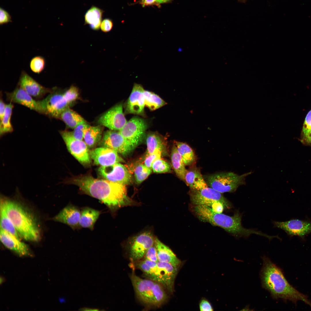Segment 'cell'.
<instances>
[{
    "label": "cell",
    "instance_id": "60d3db41",
    "mask_svg": "<svg viewBox=\"0 0 311 311\" xmlns=\"http://www.w3.org/2000/svg\"><path fill=\"white\" fill-rule=\"evenodd\" d=\"M311 130V109L305 117L302 130L301 138L306 136Z\"/></svg>",
    "mask_w": 311,
    "mask_h": 311
},
{
    "label": "cell",
    "instance_id": "8992f818",
    "mask_svg": "<svg viewBox=\"0 0 311 311\" xmlns=\"http://www.w3.org/2000/svg\"><path fill=\"white\" fill-rule=\"evenodd\" d=\"M248 172L239 175L232 172H223L209 176L207 182L210 187L221 193L233 192L245 183Z\"/></svg>",
    "mask_w": 311,
    "mask_h": 311
},
{
    "label": "cell",
    "instance_id": "277c9868",
    "mask_svg": "<svg viewBox=\"0 0 311 311\" xmlns=\"http://www.w3.org/2000/svg\"><path fill=\"white\" fill-rule=\"evenodd\" d=\"M194 210L200 220L219 226L236 237L241 236L245 232V228L241 224L242 215L238 210L230 216L214 212L205 205H196Z\"/></svg>",
    "mask_w": 311,
    "mask_h": 311
},
{
    "label": "cell",
    "instance_id": "52a82bcc",
    "mask_svg": "<svg viewBox=\"0 0 311 311\" xmlns=\"http://www.w3.org/2000/svg\"><path fill=\"white\" fill-rule=\"evenodd\" d=\"M37 101L43 114L57 119H59L62 113L71 104L65 97L64 92H61L56 88H54L45 98Z\"/></svg>",
    "mask_w": 311,
    "mask_h": 311
},
{
    "label": "cell",
    "instance_id": "3957f363",
    "mask_svg": "<svg viewBox=\"0 0 311 311\" xmlns=\"http://www.w3.org/2000/svg\"><path fill=\"white\" fill-rule=\"evenodd\" d=\"M7 214L20 236L25 240L37 242L40 233L37 221L29 212L17 201L2 196Z\"/></svg>",
    "mask_w": 311,
    "mask_h": 311
},
{
    "label": "cell",
    "instance_id": "8fae6325",
    "mask_svg": "<svg viewBox=\"0 0 311 311\" xmlns=\"http://www.w3.org/2000/svg\"><path fill=\"white\" fill-rule=\"evenodd\" d=\"M154 242L153 236L149 231L142 232L133 237L129 245L130 256L132 260L136 261L141 259Z\"/></svg>",
    "mask_w": 311,
    "mask_h": 311
},
{
    "label": "cell",
    "instance_id": "44dd1931",
    "mask_svg": "<svg viewBox=\"0 0 311 311\" xmlns=\"http://www.w3.org/2000/svg\"><path fill=\"white\" fill-rule=\"evenodd\" d=\"M158 282L170 293H172L177 268L170 263L158 261Z\"/></svg>",
    "mask_w": 311,
    "mask_h": 311
},
{
    "label": "cell",
    "instance_id": "5bb4252c",
    "mask_svg": "<svg viewBox=\"0 0 311 311\" xmlns=\"http://www.w3.org/2000/svg\"><path fill=\"white\" fill-rule=\"evenodd\" d=\"M274 226L285 231L291 237L297 236L304 240L311 233V221L292 219L285 221H274Z\"/></svg>",
    "mask_w": 311,
    "mask_h": 311
},
{
    "label": "cell",
    "instance_id": "cb8c5ba5",
    "mask_svg": "<svg viewBox=\"0 0 311 311\" xmlns=\"http://www.w3.org/2000/svg\"><path fill=\"white\" fill-rule=\"evenodd\" d=\"M101 213L99 211L89 207L82 208L79 221L81 228H87L93 230Z\"/></svg>",
    "mask_w": 311,
    "mask_h": 311
},
{
    "label": "cell",
    "instance_id": "d6a6232c",
    "mask_svg": "<svg viewBox=\"0 0 311 311\" xmlns=\"http://www.w3.org/2000/svg\"><path fill=\"white\" fill-rule=\"evenodd\" d=\"M14 106L12 103L6 105L5 111L2 119L0 120V135L12 132L13 129L11 123V118Z\"/></svg>",
    "mask_w": 311,
    "mask_h": 311
},
{
    "label": "cell",
    "instance_id": "7bdbcfd3",
    "mask_svg": "<svg viewBox=\"0 0 311 311\" xmlns=\"http://www.w3.org/2000/svg\"><path fill=\"white\" fill-rule=\"evenodd\" d=\"M113 26V23L112 20L109 18H106L102 21L100 28L103 32L107 33L111 31Z\"/></svg>",
    "mask_w": 311,
    "mask_h": 311
},
{
    "label": "cell",
    "instance_id": "d4e9b609",
    "mask_svg": "<svg viewBox=\"0 0 311 311\" xmlns=\"http://www.w3.org/2000/svg\"><path fill=\"white\" fill-rule=\"evenodd\" d=\"M103 12V11L98 7L92 6L85 14V24L88 25L93 30H99L102 21Z\"/></svg>",
    "mask_w": 311,
    "mask_h": 311
},
{
    "label": "cell",
    "instance_id": "83f0119b",
    "mask_svg": "<svg viewBox=\"0 0 311 311\" xmlns=\"http://www.w3.org/2000/svg\"><path fill=\"white\" fill-rule=\"evenodd\" d=\"M103 126L90 125L86 130L84 136V142L89 148L95 146L101 141L103 136Z\"/></svg>",
    "mask_w": 311,
    "mask_h": 311
},
{
    "label": "cell",
    "instance_id": "6da1fadb",
    "mask_svg": "<svg viewBox=\"0 0 311 311\" xmlns=\"http://www.w3.org/2000/svg\"><path fill=\"white\" fill-rule=\"evenodd\" d=\"M67 182L78 186L83 193L98 199L112 213L120 207L133 203L127 196L125 185L89 175L76 176Z\"/></svg>",
    "mask_w": 311,
    "mask_h": 311
},
{
    "label": "cell",
    "instance_id": "2e32d148",
    "mask_svg": "<svg viewBox=\"0 0 311 311\" xmlns=\"http://www.w3.org/2000/svg\"><path fill=\"white\" fill-rule=\"evenodd\" d=\"M142 85L134 84L131 92L124 105L126 113L143 115L145 106L144 92Z\"/></svg>",
    "mask_w": 311,
    "mask_h": 311
},
{
    "label": "cell",
    "instance_id": "c3c4849f",
    "mask_svg": "<svg viewBox=\"0 0 311 311\" xmlns=\"http://www.w3.org/2000/svg\"><path fill=\"white\" fill-rule=\"evenodd\" d=\"M6 105L1 97L0 101V120L2 119L4 114Z\"/></svg>",
    "mask_w": 311,
    "mask_h": 311
},
{
    "label": "cell",
    "instance_id": "7a4b0ae2",
    "mask_svg": "<svg viewBox=\"0 0 311 311\" xmlns=\"http://www.w3.org/2000/svg\"><path fill=\"white\" fill-rule=\"evenodd\" d=\"M261 272L263 287L275 298H280L296 303L301 301L311 307V301L308 297L299 291L287 281L281 270L266 257L263 258Z\"/></svg>",
    "mask_w": 311,
    "mask_h": 311
},
{
    "label": "cell",
    "instance_id": "f6af8a7d",
    "mask_svg": "<svg viewBox=\"0 0 311 311\" xmlns=\"http://www.w3.org/2000/svg\"><path fill=\"white\" fill-rule=\"evenodd\" d=\"M199 308L200 311H213L212 307L209 302L206 299H202L199 304Z\"/></svg>",
    "mask_w": 311,
    "mask_h": 311
},
{
    "label": "cell",
    "instance_id": "ac0fdd59",
    "mask_svg": "<svg viewBox=\"0 0 311 311\" xmlns=\"http://www.w3.org/2000/svg\"><path fill=\"white\" fill-rule=\"evenodd\" d=\"M90 155L94 163L100 166H109L123 161L116 151L105 147L92 149L90 151Z\"/></svg>",
    "mask_w": 311,
    "mask_h": 311
},
{
    "label": "cell",
    "instance_id": "4dcf8cb0",
    "mask_svg": "<svg viewBox=\"0 0 311 311\" xmlns=\"http://www.w3.org/2000/svg\"><path fill=\"white\" fill-rule=\"evenodd\" d=\"M0 228L19 238V236L12 221L8 216L3 201L0 200Z\"/></svg>",
    "mask_w": 311,
    "mask_h": 311
},
{
    "label": "cell",
    "instance_id": "4fadbf2b",
    "mask_svg": "<svg viewBox=\"0 0 311 311\" xmlns=\"http://www.w3.org/2000/svg\"><path fill=\"white\" fill-rule=\"evenodd\" d=\"M123 112L122 103L117 104L101 115L98 122L109 130L119 131L127 122Z\"/></svg>",
    "mask_w": 311,
    "mask_h": 311
},
{
    "label": "cell",
    "instance_id": "4316f807",
    "mask_svg": "<svg viewBox=\"0 0 311 311\" xmlns=\"http://www.w3.org/2000/svg\"><path fill=\"white\" fill-rule=\"evenodd\" d=\"M147 152L146 155L151 154L157 151L162 152L165 147V140L161 135L156 132L148 133L146 137Z\"/></svg>",
    "mask_w": 311,
    "mask_h": 311
},
{
    "label": "cell",
    "instance_id": "e575fe53",
    "mask_svg": "<svg viewBox=\"0 0 311 311\" xmlns=\"http://www.w3.org/2000/svg\"><path fill=\"white\" fill-rule=\"evenodd\" d=\"M152 169L148 168L144 164H139L136 166L134 170L135 180L138 184H140L144 181L150 175Z\"/></svg>",
    "mask_w": 311,
    "mask_h": 311
},
{
    "label": "cell",
    "instance_id": "7c38bea8",
    "mask_svg": "<svg viewBox=\"0 0 311 311\" xmlns=\"http://www.w3.org/2000/svg\"><path fill=\"white\" fill-rule=\"evenodd\" d=\"M100 143L102 147L113 149L124 156L134 149L119 131L109 130L105 131Z\"/></svg>",
    "mask_w": 311,
    "mask_h": 311
},
{
    "label": "cell",
    "instance_id": "f546056e",
    "mask_svg": "<svg viewBox=\"0 0 311 311\" xmlns=\"http://www.w3.org/2000/svg\"><path fill=\"white\" fill-rule=\"evenodd\" d=\"M69 128L74 129L79 124L86 122L79 115L69 107L61 113L59 119Z\"/></svg>",
    "mask_w": 311,
    "mask_h": 311
},
{
    "label": "cell",
    "instance_id": "d6986e66",
    "mask_svg": "<svg viewBox=\"0 0 311 311\" xmlns=\"http://www.w3.org/2000/svg\"><path fill=\"white\" fill-rule=\"evenodd\" d=\"M6 99L10 102L16 103L25 106L39 113L43 112L37 100H34L31 96L19 86L11 92L5 93Z\"/></svg>",
    "mask_w": 311,
    "mask_h": 311
},
{
    "label": "cell",
    "instance_id": "9a60e30c",
    "mask_svg": "<svg viewBox=\"0 0 311 311\" xmlns=\"http://www.w3.org/2000/svg\"><path fill=\"white\" fill-rule=\"evenodd\" d=\"M98 171L105 179L110 181L126 185L131 181V176L129 170L120 163L100 166Z\"/></svg>",
    "mask_w": 311,
    "mask_h": 311
},
{
    "label": "cell",
    "instance_id": "836d02e7",
    "mask_svg": "<svg viewBox=\"0 0 311 311\" xmlns=\"http://www.w3.org/2000/svg\"><path fill=\"white\" fill-rule=\"evenodd\" d=\"M144 94L145 105L151 111L155 110L166 104L165 101L153 92L145 90Z\"/></svg>",
    "mask_w": 311,
    "mask_h": 311
},
{
    "label": "cell",
    "instance_id": "b9f144b4",
    "mask_svg": "<svg viewBox=\"0 0 311 311\" xmlns=\"http://www.w3.org/2000/svg\"><path fill=\"white\" fill-rule=\"evenodd\" d=\"M144 257L145 260L156 262L158 261L157 252L154 244L147 250Z\"/></svg>",
    "mask_w": 311,
    "mask_h": 311
},
{
    "label": "cell",
    "instance_id": "74e56055",
    "mask_svg": "<svg viewBox=\"0 0 311 311\" xmlns=\"http://www.w3.org/2000/svg\"><path fill=\"white\" fill-rule=\"evenodd\" d=\"M90 125L86 121L79 124L71 132L72 136L76 139L83 140L84 132Z\"/></svg>",
    "mask_w": 311,
    "mask_h": 311
},
{
    "label": "cell",
    "instance_id": "e0dca14e",
    "mask_svg": "<svg viewBox=\"0 0 311 311\" xmlns=\"http://www.w3.org/2000/svg\"><path fill=\"white\" fill-rule=\"evenodd\" d=\"M18 86L32 97L37 99L42 98L46 94L51 92L54 88L43 86L24 71L21 73Z\"/></svg>",
    "mask_w": 311,
    "mask_h": 311
},
{
    "label": "cell",
    "instance_id": "5b68a950",
    "mask_svg": "<svg viewBox=\"0 0 311 311\" xmlns=\"http://www.w3.org/2000/svg\"><path fill=\"white\" fill-rule=\"evenodd\" d=\"M130 279L137 296L144 304L158 307L167 299V295L161 284L149 279L142 278L134 272Z\"/></svg>",
    "mask_w": 311,
    "mask_h": 311
},
{
    "label": "cell",
    "instance_id": "ab89813d",
    "mask_svg": "<svg viewBox=\"0 0 311 311\" xmlns=\"http://www.w3.org/2000/svg\"><path fill=\"white\" fill-rule=\"evenodd\" d=\"M162 151L158 150L148 155H146L144 164L148 168L152 169L153 163L156 160L161 158Z\"/></svg>",
    "mask_w": 311,
    "mask_h": 311
},
{
    "label": "cell",
    "instance_id": "484cf974",
    "mask_svg": "<svg viewBox=\"0 0 311 311\" xmlns=\"http://www.w3.org/2000/svg\"><path fill=\"white\" fill-rule=\"evenodd\" d=\"M185 181L192 190H200L208 187L200 172L197 169L187 171Z\"/></svg>",
    "mask_w": 311,
    "mask_h": 311
},
{
    "label": "cell",
    "instance_id": "30bf717a",
    "mask_svg": "<svg viewBox=\"0 0 311 311\" xmlns=\"http://www.w3.org/2000/svg\"><path fill=\"white\" fill-rule=\"evenodd\" d=\"M191 200L196 205H205L211 207L217 202L222 203L227 208L231 205L221 193L210 187L200 190H192L190 194Z\"/></svg>",
    "mask_w": 311,
    "mask_h": 311
},
{
    "label": "cell",
    "instance_id": "ffe728a7",
    "mask_svg": "<svg viewBox=\"0 0 311 311\" xmlns=\"http://www.w3.org/2000/svg\"><path fill=\"white\" fill-rule=\"evenodd\" d=\"M80 215L81 211L78 207L69 204L54 216L53 219L66 224L75 230L81 228L79 224Z\"/></svg>",
    "mask_w": 311,
    "mask_h": 311
},
{
    "label": "cell",
    "instance_id": "603a6c76",
    "mask_svg": "<svg viewBox=\"0 0 311 311\" xmlns=\"http://www.w3.org/2000/svg\"><path fill=\"white\" fill-rule=\"evenodd\" d=\"M154 245L156 248L158 261L170 264L177 268L181 263V261L172 250L157 238H155Z\"/></svg>",
    "mask_w": 311,
    "mask_h": 311
},
{
    "label": "cell",
    "instance_id": "f35d334b",
    "mask_svg": "<svg viewBox=\"0 0 311 311\" xmlns=\"http://www.w3.org/2000/svg\"><path fill=\"white\" fill-rule=\"evenodd\" d=\"M172 1V0H139L135 4H139L143 7L156 6L159 8L161 5L170 3Z\"/></svg>",
    "mask_w": 311,
    "mask_h": 311
},
{
    "label": "cell",
    "instance_id": "ee69618b",
    "mask_svg": "<svg viewBox=\"0 0 311 311\" xmlns=\"http://www.w3.org/2000/svg\"><path fill=\"white\" fill-rule=\"evenodd\" d=\"M10 17L9 14L3 8L0 9V24H2L6 23L10 21Z\"/></svg>",
    "mask_w": 311,
    "mask_h": 311
},
{
    "label": "cell",
    "instance_id": "7dc6e473",
    "mask_svg": "<svg viewBox=\"0 0 311 311\" xmlns=\"http://www.w3.org/2000/svg\"><path fill=\"white\" fill-rule=\"evenodd\" d=\"M300 140L304 144L311 146V130L306 136L301 138Z\"/></svg>",
    "mask_w": 311,
    "mask_h": 311
},
{
    "label": "cell",
    "instance_id": "8d00e7d4",
    "mask_svg": "<svg viewBox=\"0 0 311 311\" xmlns=\"http://www.w3.org/2000/svg\"><path fill=\"white\" fill-rule=\"evenodd\" d=\"M171 169L170 164L161 158L155 161L152 166L153 172L158 173L170 172L171 171Z\"/></svg>",
    "mask_w": 311,
    "mask_h": 311
},
{
    "label": "cell",
    "instance_id": "bcb514c9",
    "mask_svg": "<svg viewBox=\"0 0 311 311\" xmlns=\"http://www.w3.org/2000/svg\"><path fill=\"white\" fill-rule=\"evenodd\" d=\"M224 206V205L221 202H217L214 203L210 208L214 212L221 213Z\"/></svg>",
    "mask_w": 311,
    "mask_h": 311
},
{
    "label": "cell",
    "instance_id": "681fc988",
    "mask_svg": "<svg viewBox=\"0 0 311 311\" xmlns=\"http://www.w3.org/2000/svg\"><path fill=\"white\" fill-rule=\"evenodd\" d=\"M80 310L85 311H98L99 310L98 308H96L84 307L81 308Z\"/></svg>",
    "mask_w": 311,
    "mask_h": 311
},
{
    "label": "cell",
    "instance_id": "f1b7e54d",
    "mask_svg": "<svg viewBox=\"0 0 311 311\" xmlns=\"http://www.w3.org/2000/svg\"><path fill=\"white\" fill-rule=\"evenodd\" d=\"M171 159L172 166L175 173L180 179L185 181V176L187 170L175 145L172 147Z\"/></svg>",
    "mask_w": 311,
    "mask_h": 311
},
{
    "label": "cell",
    "instance_id": "7402d4cb",
    "mask_svg": "<svg viewBox=\"0 0 311 311\" xmlns=\"http://www.w3.org/2000/svg\"><path fill=\"white\" fill-rule=\"evenodd\" d=\"M0 239L1 242L6 247L19 256H25L30 255L29 249L26 244L21 241L19 238L1 228Z\"/></svg>",
    "mask_w": 311,
    "mask_h": 311
},
{
    "label": "cell",
    "instance_id": "1f68e13d",
    "mask_svg": "<svg viewBox=\"0 0 311 311\" xmlns=\"http://www.w3.org/2000/svg\"><path fill=\"white\" fill-rule=\"evenodd\" d=\"M175 144L185 165L192 164L195 161L196 157L192 148L185 143L175 141Z\"/></svg>",
    "mask_w": 311,
    "mask_h": 311
},
{
    "label": "cell",
    "instance_id": "ba28073f",
    "mask_svg": "<svg viewBox=\"0 0 311 311\" xmlns=\"http://www.w3.org/2000/svg\"><path fill=\"white\" fill-rule=\"evenodd\" d=\"M147 128L144 120L134 117L127 121L119 132L134 149L142 141Z\"/></svg>",
    "mask_w": 311,
    "mask_h": 311
},
{
    "label": "cell",
    "instance_id": "9c48e42d",
    "mask_svg": "<svg viewBox=\"0 0 311 311\" xmlns=\"http://www.w3.org/2000/svg\"><path fill=\"white\" fill-rule=\"evenodd\" d=\"M60 133L69 152L81 163L89 164L91 162L90 151L84 141L74 138L70 131L62 130Z\"/></svg>",
    "mask_w": 311,
    "mask_h": 311
},
{
    "label": "cell",
    "instance_id": "d590c367",
    "mask_svg": "<svg viewBox=\"0 0 311 311\" xmlns=\"http://www.w3.org/2000/svg\"><path fill=\"white\" fill-rule=\"evenodd\" d=\"M45 61L44 58L41 56H36L31 60L30 67L31 71L34 73L39 74L44 69Z\"/></svg>",
    "mask_w": 311,
    "mask_h": 311
}]
</instances>
